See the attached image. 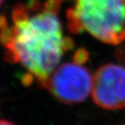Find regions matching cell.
Returning a JSON list of instances; mask_svg holds the SVG:
<instances>
[{"label":"cell","instance_id":"obj_9","mask_svg":"<svg viewBox=\"0 0 125 125\" xmlns=\"http://www.w3.org/2000/svg\"><path fill=\"white\" fill-rule=\"evenodd\" d=\"M3 2H4V0H0V7L2 6V4H3Z\"/></svg>","mask_w":125,"mask_h":125},{"label":"cell","instance_id":"obj_10","mask_svg":"<svg viewBox=\"0 0 125 125\" xmlns=\"http://www.w3.org/2000/svg\"><path fill=\"white\" fill-rule=\"evenodd\" d=\"M122 125H125V124H122Z\"/></svg>","mask_w":125,"mask_h":125},{"label":"cell","instance_id":"obj_1","mask_svg":"<svg viewBox=\"0 0 125 125\" xmlns=\"http://www.w3.org/2000/svg\"><path fill=\"white\" fill-rule=\"evenodd\" d=\"M62 0H28L14 5L11 22L0 16V44L4 58L20 63L45 88L58 65L63 50L62 26L58 18Z\"/></svg>","mask_w":125,"mask_h":125},{"label":"cell","instance_id":"obj_5","mask_svg":"<svg viewBox=\"0 0 125 125\" xmlns=\"http://www.w3.org/2000/svg\"><path fill=\"white\" fill-rule=\"evenodd\" d=\"M90 52L84 47H80L75 51V53L72 56V61L78 65H83L89 60Z\"/></svg>","mask_w":125,"mask_h":125},{"label":"cell","instance_id":"obj_8","mask_svg":"<svg viewBox=\"0 0 125 125\" xmlns=\"http://www.w3.org/2000/svg\"><path fill=\"white\" fill-rule=\"evenodd\" d=\"M0 125H15V124L9 121H6V120H0Z\"/></svg>","mask_w":125,"mask_h":125},{"label":"cell","instance_id":"obj_7","mask_svg":"<svg viewBox=\"0 0 125 125\" xmlns=\"http://www.w3.org/2000/svg\"><path fill=\"white\" fill-rule=\"evenodd\" d=\"M73 47H74V42L72 40V38L69 37V36H64V39H63V50H64V52L71 51L72 49H73Z\"/></svg>","mask_w":125,"mask_h":125},{"label":"cell","instance_id":"obj_3","mask_svg":"<svg viewBox=\"0 0 125 125\" xmlns=\"http://www.w3.org/2000/svg\"><path fill=\"white\" fill-rule=\"evenodd\" d=\"M92 84L93 78L89 70L75 63H64L51 74L45 89L59 102L73 105L88 97Z\"/></svg>","mask_w":125,"mask_h":125},{"label":"cell","instance_id":"obj_2","mask_svg":"<svg viewBox=\"0 0 125 125\" xmlns=\"http://www.w3.org/2000/svg\"><path fill=\"white\" fill-rule=\"evenodd\" d=\"M66 17L68 29L77 34L88 31L109 45L125 42V0H72Z\"/></svg>","mask_w":125,"mask_h":125},{"label":"cell","instance_id":"obj_6","mask_svg":"<svg viewBox=\"0 0 125 125\" xmlns=\"http://www.w3.org/2000/svg\"><path fill=\"white\" fill-rule=\"evenodd\" d=\"M114 56L119 62L125 64V45L116 47V49L114 51Z\"/></svg>","mask_w":125,"mask_h":125},{"label":"cell","instance_id":"obj_4","mask_svg":"<svg viewBox=\"0 0 125 125\" xmlns=\"http://www.w3.org/2000/svg\"><path fill=\"white\" fill-rule=\"evenodd\" d=\"M93 99L96 106L115 110L125 107V67L107 63L94 76Z\"/></svg>","mask_w":125,"mask_h":125}]
</instances>
